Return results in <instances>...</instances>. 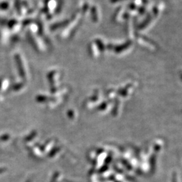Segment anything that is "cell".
<instances>
[{
  "label": "cell",
  "mask_w": 182,
  "mask_h": 182,
  "mask_svg": "<svg viewBox=\"0 0 182 182\" xmlns=\"http://www.w3.org/2000/svg\"><path fill=\"white\" fill-rule=\"evenodd\" d=\"M14 59L16 60V63L17 66H18V70L20 75L23 78H24V76H25L24 70V68H23V62H22V60H21V58L20 57V55L18 54H16L14 55Z\"/></svg>",
  "instance_id": "6da1fadb"
},
{
  "label": "cell",
  "mask_w": 182,
  "mask_h": 182,
  "mask_svg": "<svg viewBox=\"0 0 182 182\" xmlns=\"http://www.w3.org/2000/svg\"><path fill=\"white\" fill-rule=\"evenodd\" d=\"M16 6H17V8H16L17 12H18V14H20V9H19V8H19V2H18V0H16Z\"/></svg>",
  "instance_id": "277c9868"
},
{
  "label": "cell",
  "mask_w": 182,
  "mask_h": 182,
  "mask_svg": "<svg viewBox=\"0 0 182 182\" xmlns=\"http://www.w3.org/2000/svg\"><path fill=\"white\" fill-rule=\"evenodd\" d=\"M16 21L14 20H11V21L10 22V23H8V27H9L10 28H12V27H13V26L16 24Z\"/></svg>",
  "instance_id": "3957f363"
},
{
  "label": "cell",
  "mask_w": 182,
  "mask_h": 182,
  "mask_svg": "<svg viewBox=\"0 0 182 182\" xmlns=\"http://www.w3.org/2000/svg\"><path fill=\"white\" fill-rule=\"evenodd\" d=\"M9 8V3L6 2H3L0 3V9L3 10H6Z\"/></svg>",
  "instance_id": "7a4b0ae2"
}]
</instances>
